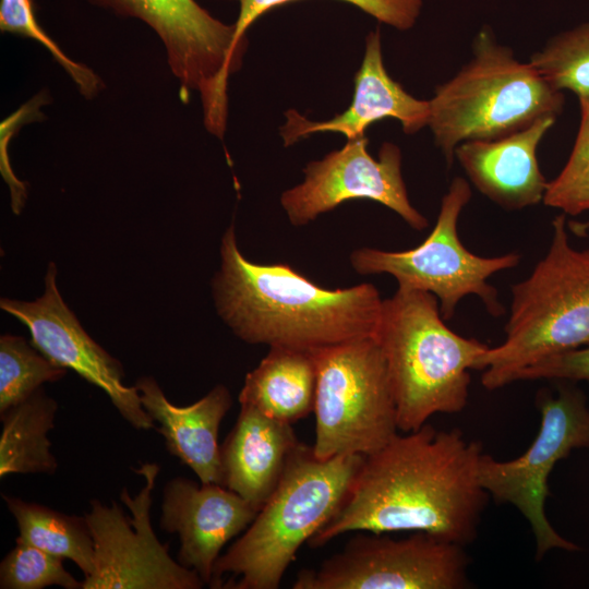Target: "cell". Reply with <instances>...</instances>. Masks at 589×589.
I'll return each instance as SVG.
<instances>
[{"mask_svg": "<svg viewBox=\"0 0 589 589\" xmlns=\"http://www.w3.org/2000/svg\"><path fill=\"white\" fill-rule=\"evenodd\" d=\"M479 442L425 423L364 456L336 512L309 541L320 548L350 531L426 532L467 545L489 494L479 480Z\"/></svg>", "mask_w": 589, "mask_h": 589, "instance_id": "obj_1", "label": "cell"}, {"mask_svg": "<svg viewBox=\"0 0 589 589\" xmlns=\"http://www.w3.org/2000/svg\"><path fill=\"white\" fill-rule=\"evenodd\" d=\"M213 297L221 320L243 341L302 350L375 336L383 304L372 284L328 289L288 264L248 260L233 224L221 238Z\"/></svg>", "mask_w": 589, "mask_h": 589, "instance_id": "obj_2", "label": "cell"}, {"mask_svg": "<svg viewBox=\"0 0 589 589\" xmlns=\"http://www.w3.org/2000/svg\"><path fill=\"white\" fill-rule=\"evenodd\" d=\"M362 455L315 457L299 443L281 478L245 532L219 555L211 588L277 589L309 541L336 514L363 462Z\"/></svg>", "mask_w": 589, "mask_h": 589, "instance_id": "obj_3", "label": "cell"}, {"mask_svg": "<svg viewBox=\"0 0 589 589\" xmlns=\"http://www.w3.org/2000/svg\"><path fill=\"white\" fill-rule=\"evenodd\" d=\"M375 337L393 390L397 428L408 433L435 413H456L468 402L470 370L489 346L452 330L437 298L398 287L383 299Z\"/></svg>", "mask_w": 589, "mask_h": 589, "instance_id": "obj_4", "label": "cell"}, {"mask_svg": "<svg viewBox=\"0 0 589 589\" xmlns=\"http://www.w3.org/2000/svg\"><path fill=\"white\" fill-rule=\"evenodd\" d=\"M548 252L524 280L512 286L505 339L477 361L482 385L497 389L555 354L589 344V249L569 243L566 215L552 221Z\"/></svg>", "mask_w": 589, "mask_h": 589, "instance_id": "obj_5", "label": "cell"}, {"mask_svg": "<svg viewBox=\"0 0 589 589\" xmlns=\"http://www.w3.org/2000/svg\"><path fill=\"white\" fill-rule=\"evenodd\" d=\"M563 107V92L484 26L473 39L472 58L435 88L428 127L449 167L459 144L509 135L540 118H557Z\"/></svg>", "mask_w": 589, "mask_h": 589, "instance_id": "obj_6", "label": "cell"}, {"mask_svg": "<svg viewBox=\"0 0 589 589\" xmlns=\"http://www.w3.org/2000/svg\"><path fill=\"white\" fill-rule=\"evenodd\" d=\"M315 457L368 456L397 434L386 362L375 336L313 350Z\"/></svg>", "mask_w": 589, "mask_h": 589, "instance_id": "obj_7", "label": "cell"}, {"mask_svg": "<svg viewBox=\"0 0 589 589\" xmlns=\"http://www.w3.org/2000/svg\"><path fill=\"white\" fill-rule=\"evenodd\" d=\"M471 194L466 179L454 178L442 197L436 224L421 244L405 251L356 249L349 257L351 267L361 275L388 274L398 287L434 294L445 321L454 316L459 301L469 294L480 298L491 315L501 316L504 308L498 291L488 279L497 272L516 267L520 256L507 253L483 257L465 248L457 224Z\"/></svg>", "mask_w": 589, "mask_h": 589, "instance_id": "obj_8", "label": "cell"}, {"mask_svg": "<svg viewBox=\"0 0 589 589\" xmlns=\"http://www.w3.org/2000/svg\"><path fill=\"white\" fill-rule=\"evenodd\" d=\"M117 15L146 23L163 41L169 68L188 101L200 94L204 124L221 139L228 116V80L240 70L248 43H239L235 24L214 17L195 0H89Z\"/></svg>", "mask_w": 589, "mask_h": 589, "instance_id": "obj_9", "label": "cell"}, {"mask_svg": "<svg viewBox=\"0 0 589 589\" xmlns=\"http://www.w3.org/2000/svg\"><path fill=\"white\" fill-rule=\"evenodd\" d=\"M560 382L556 395L546 388L537 394L541 424L527 450L506 461L483 453L479 462V480L489 496L497 503L515 506L530 525L537 560L553 549L580 550L552 527L544 510L554 466L572 450L589 447L586 395L572 382Z\"/></svg>", "mask_w": 589, "mask_h": 589, "instance_id": "obj_10", "label": "cell"}, {"mask_svg": "<svg viewBox=\"0 0 589 589\" xmlns=\"http://www.w3.org/2000/svg\"><path fill=\"white\" fill-rule=\"evenodd\" d=\"M464 545L426 532L405 539L357 534L317 568L302 569L293 589H464Z\"/></svg>", "mask_w": 589, "mask_h": 589, "instance_id": "obj_11", "label": "cell"}, {"mask_svg": "<svg viewBox=\"0 0 589 589\" xmlns=\"http://www.w3.org/2000/svg\"><path fill=\"white\" fill-rule=\"evenodd\" d=\"M159 467L142 464L136 473L145 484L136 496L127 489L120 495L131 512L121 506L91 501L85 513L95 548L93 573L84 577L81 589H200L205 584L199 574L171 558L168 546L157 539L149 510Z\"/></svg>", "mask_w": 589, "mask_h": 589, "instance_id": "obj_12", "label": "cell"}, {"mask_svg": "<svg viewBox=\"0 0 589 589\" xmlns=\"http://www.w3.org/2000/svg\"><path fill=\"white\" fill-rule=\"evenodd\" d=\"M368 144L366 136L347 140L340 149L305 166L304 180L280 196L293 226H305L344 202L371 200L394 211L411 228H426L428 219L408 196L400 148L385 142L375 159L369 154Z\"/></svg>", "mask_w": 589, "mask_h": 589, "instance_id": "obj_13", "label": "cell"}, {"mask_svg": "<svg viewBox=\"0 0 589 589\" xmlns=\"http://www.w3.org/2000/svg\"><path fill=\"white\" fill-rule=\"evenodd\" d=\"M57 266L50 262L41 297L31 302L2 298L1 309L28 328L33 346L50 361L100 388L133 428L155 429L136 386L124 385L121 363L85 332L64 303L57 287Z\"/></svg>", "mask_w": 589, "mask_h": 589, "instance_id": "obj_14", "label": "cell"}, {"mask_svg": "<svg viewBox=\"0 0 589 589\" xmlns=\"http://www.w3.org/2000/svg\"><path fill=\"white\" fill-rule=\"evenodd\" d=\"M259 509L218 483H201L177 477L163 492L159 527L177 533V561L211 585L213 569L224 545L247 529Z\"/></svg>", "mask_w": 589, "mask_h": 589, "instance_id": "obj_15", "label": "cell"}, {"mask_svg": "<svg viewBox=\"0 0 589 589\" xmlns=\"http://www.w3.org/2000/svg\"><path fill=\"white\" fill-rule=\"evenodd\" d=\"M430 115V100L414 98L388 75L383 62L381 34L375 29L365 38L350 106L325 121H311L289 109L285 112L280 136L285 146L318 132H336L347 140H356L365 136L371 124L387 118L399 121L404 132L410 135L429 125Z\"/></svg>", "mask_w": 589, "mask_h": 589, "instance_id": "obj_16", "label": "cell"}, {"mask_svg": "<svg viewBox=\"0 0 589 589\" xmlns=\"http://www.w3.org/2000/svg\"><path fill=\"white\" fill-rule=\"evenodd\" d=\"M555 117H543L529 127L494 140L467 141L455 149L472 185L506 211H519L543 202L548 189L537 148L553 127Z\"/></svg>", "mask_w": 589, "mask_h": 589, "instance_id": "obj_17", "label": "cell"}, {"mask_svg": "<svg viewBox=\"0 0 589 589\" xmlns=\"http://www.w3.org/2000/svg\"><path fill=\"white\" fill-rule=\"evenodd\" d=\"M135 386L167 450L190 467L201 483L221 484L218 430L232 404L228 388L219 384L194 404L178 407L152 376L140 377Z\"/></svg>", "mask_w": 589, "mask_h": 589, "instance_id": "obj_18", "label": "cell"}, {"mask_svg": "<svg viewBox=\"0 0 589 589\" xmlns=\"http://www.w3.org/2000/svg\"><path fill=\"white\" fill-rule=\"evenodd\" d=\"M299 443L290 423L241 406L236 424L220 446L221 485L260 510Z\"/></svg>", "mask_w": 589, "mask_h": 589, "instance_id": "obj_19", "label": "cell"}, {"mask_svg": "<svg viewBox=\"0 0 589 589\" xmlns=\"http://www.w3.org/2000/svg\"><path fill=\"white\" fill-rule=\"evenodd\" d=\"M315 386L313 350L271 347L260 364L247 374L239 402L292 424L313 411Z\"/></svg>", "mask_w": 589, "mask_h": 589, "instance_id": "obj_20", "label": "cell"}, {"mask_svg": "<svg viewBox=\"0 0 589 589\" xmlns=\"http://www.w3.org/2000/svg\"><path fill=\"white\" fill-rule=\"evenodd\" d=\"M57 401L43 387L0 413V477L12 473L53 474L58 462L49 432L55 428Z\"/></svg>", "mask_w": 589, "mask_h": 589, "instance_id": "obj_21", "label": "cell"}, {"mask_svg": "<svg viewBox=\"0 0 589 589\" xmlns=\"http://www.w3.org/2000/svg\"><path fill=\"white\" fill-rule=\"evenodd\" d=\"M2 498L15 518L16 541L72 561L84 577L93 573L94 540L84 515H68L7 494H2Z\"/></svg>", "mask_w": 589, "mask_h": 589, "instance_id": "obj_22", "label": "cell"}, {"mask_svg": "<svg viewBox=\"0 0 589 589\" xmlns=\"http://www.w3.org/2000/svg\"><path fill=\"white\" fill-rule=\"evenodd\" d=\"M24 337H0V413L27 399L44 383H53L67 374Z\"/></svg>", "mask_w": 589, "mask_h": 589, "instance_id": "obj_23", "label": "cell"}, {"mask_svg": "<svg viewBox=\"0 0 589 589\" xmlns=\"http://www.w3.org/2000/svg\"><path fill=\"white\" fill-rule=\"evenodd\" d=\"M529 62L556 89L589 95V23L551 37Z\"/></svg>", "mask_w": 589, "mask_h": 589, "instance_id": "obj_24", "label": "cell"}, {"mask_svg": "<svg viewBox=\"0 0 589 589\" xmlns=\"http://www.w3.org/2000/svg\"><path fill=\"white\" fill-rule=\"evenodd\" d=\"M578 99L580 124L573 149L543 199L546 206L573 216L589 211V95Z\"/></svg>", "mask_w": 589, "mask_h": 589, "instance_id": "obj_25", "label": "cell"}, {"mask_svg": "<svg viewBox=\"0 0 589 589\" xmlns=\"http://www.w3.org/2000/svg\"><path fill=\"white\" fill-rule=\"evenodd\" d=\"M0 31L41 44L67 71L85 98L95 97L104 87L101 79L92 69L69 58L40 26L34 0H0Z\"/></svg>", "mask_w": 589, "mask_h": 589, "instance_id": "obj_26", "label": "cell"}, {"mask_svg": "<svg viewBox=\"0 0 589 589\" xmlns=\"http://www.w3.org/2000/svg\"><path fill=\"white\" fill-rule=\"evenodd\" d=\"M63 558L36 546L16 541L0 564L1 589H43L59 586L81 589L82 581L63 566Z\"/></svg>", "mask_w": 589, "mask_h": 589, "instance_id": "obj_27", "label": "cell"}, {"mask_svg": "<svg viewBox=\"0 0 589 589\" xmlns=\"http://www.w3.org/2000/svg\"><path fill=\"white\" fill-rule=\"evenodd\" d=\"M239 3V14L235 23L239 43H248L247 29L264 13L296 0H235ZM347 2L378 22L399 31L411 28L422 8V0H340Z\"/></svg>", "mask_w": 589, "mask_h": 589, "instance_id": "obj_28", "label": "cell"}, {"mask_svg": "<svg viewBox=\"0 0 589 589\" xmlns=\"http://www.w3.org/2000/svg\"><path fill=\"white\" fill-rule=\"evenodd\" d=\"M541 378L589 382V344L552 356L522 370L518 374L516 382Z\"/></svg>", "mask_w": 589, "mask_h": 589, "instance_id": "obj_29", "label": "cell"}, {"mask_svg": "<svg viewBox=\"0 0 589 589\" xmlns=\"http://www.w3.org/2000/svg\"><path fill=\"white\" fill-rule=\"evenodd\" d=\"M568 229L578 237H584L589 231V220L587 221H567Z\"/></svg>", "mask_w": 589, "mask_h": 589, "instance_id": "obj_30", "label": "cell"}]
</instances>
